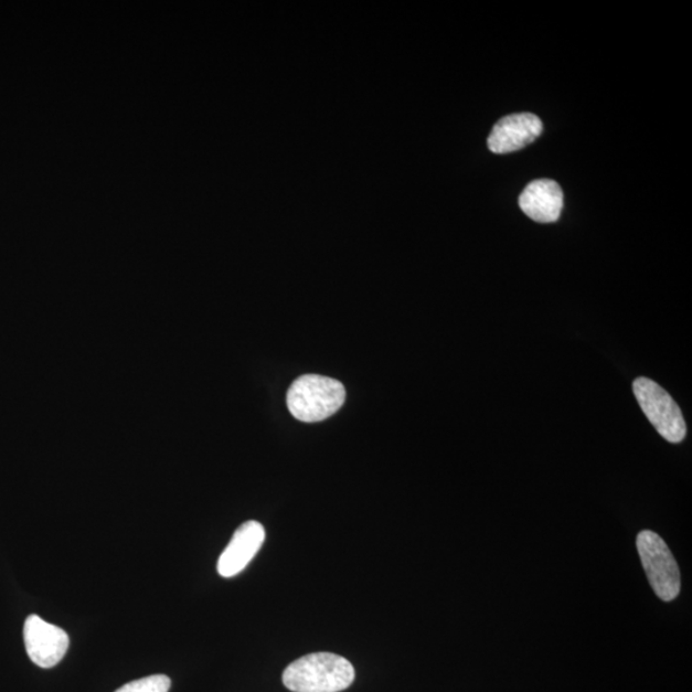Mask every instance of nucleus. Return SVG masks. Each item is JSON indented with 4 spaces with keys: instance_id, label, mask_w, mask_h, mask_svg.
I'll return each mask as SVG.
<instances>
[{
    "instance_id": "obj_3",
    "label": "nucleus",
    "mask_w": 692,
    "mask_h": 692,
    "mask_svg": "<svg viewBox=\"0 0 692 692\" xmlns=\"http://www.w3.org/2000/svg\"><path fill=\"white\" fill-rule=\"evenodd\" d=\"M638 549L643 569L659 599L672 601L681 592V575L670 547L653 531H641Z\"/></svg>"
},
{
    "instance_id": "obj_6",
    "label": "nucleus",
    "mask_w": 692,
    "mask_h": 692,
    "mask_svg": "<svg viewBox=\"0 0 692 692\" xmlns=\"http://www.w3.org/2000/svg\"><path fill=\"white\" fill-rule=\"evenodd\" d=\"M266 540V530L257 521H248L235 531L225 551L222 552L217 571L222 577L231 578L242 574L257 555Z\"/></svg>"
},
{
    "instance_id": "obj_1",
    "label": "nucleus",
    "mask_w": 692,
    "mask_h": 692,
    "mask_svg": "<svg viewBox=\"0 0 692 692\" xmlns=\"http://www.w3.org/2000/svg\"><path fill=\"white\" fill-rule=\"evenodd\" d=\"M355 671L344 657L313 653L286 668L283 682L292 692H340L352 685Z\"/></svg>"
},
{
    "instance_id": "obj_9",
    "label": "nucleus",
    "mask_w": 692,
    "mask_h": 692,
    "mask_svg": "<svg viewBox=\"0 0 692 692\" xmlns=\"http://www.w3.org/2000/svg\"><path fill=\"white\" fill-rule=\"evenodd\" d=\"M170 689L171 680L167 678V675L153 674L126 683V685L119 688L116 692H169Z\"/></svg>"
},
{
    "instance_id": "obj_5",
    "label": "nucleus",
    "mask_w": 692,
    "mask_h": 692,
    "mask_svg": "<svg viewBox=\"0 0 692 692\" xmlns=\"http://www.w3.org/2000/svg\"><path fill=\"white\" fill-rule=\"evenodd\" d=\"M23 640L31 662L40 668L57 666L70 648L67 632L36 615H31L25 620Z\"/></svg>"
},
{
    "instance_id": "obj_7",
    "label": "nucleus",
    "mask_w": 692,
    "mask_h": 692,
    "mask_svg": "<svg viewBox=\"0 0 692 692\" xmlns=\"http://www.w3.org/2000/svg\"><path fill=\"white\" fill-rule=\"evenodd\" d=\"M543 123L532 114L501 118L492 129L488 146L492 153L508 155L532 145L543 132Z\"/></svg>"
},
{
    "instance_id": "obj_4",
    "label": "nucleus",
    "mask_w": 692,
    "mask_h": 692,
    "mask_svg": "<svg viewBox=\"0 0 692 692\" xmlns=\"http://www.w3.org/2000/svg\"><path fill=\"white\" fill-rule=\"evenodd\" d=\"M634 393L650 424L667 441L679 444L685 439L688 428L682 412L662 386L639 377L635 380Z\"/></svg>"
},
{
    "instance_id": "obj_2",
    "label": "nucleus",
    "mask_w": 692,
    "mask_h": 692,
    "mask_svg": "<svg viewBox=\"0 0 692 692\" xmlns=\"http://www.w3.org/2000/svg\"><path fill=\"white\" fill-rule=\"evenodd\" d=\"M345 402V388L340 381L320 375L299 377L289 388L288 407L304 423H320L336 415Z\"/></svg>"
},
{
    "instance_id": "obj_8",
    "label": "nucleus",
    "mask_w": 692,
    "mask_h": 692,
    "mask_svg": "<svg viewBox=\"0 0 692 692\" xmlns=\"http://www.w3.org/2000/svg\"><path fill=\"white\" fill-rule=\"evenodd\" d=\"M521 210L539 224H552L561 217L563 210V192L553 180H535L530 182L520 195Z\"/></svg>"
}]
</instances>
